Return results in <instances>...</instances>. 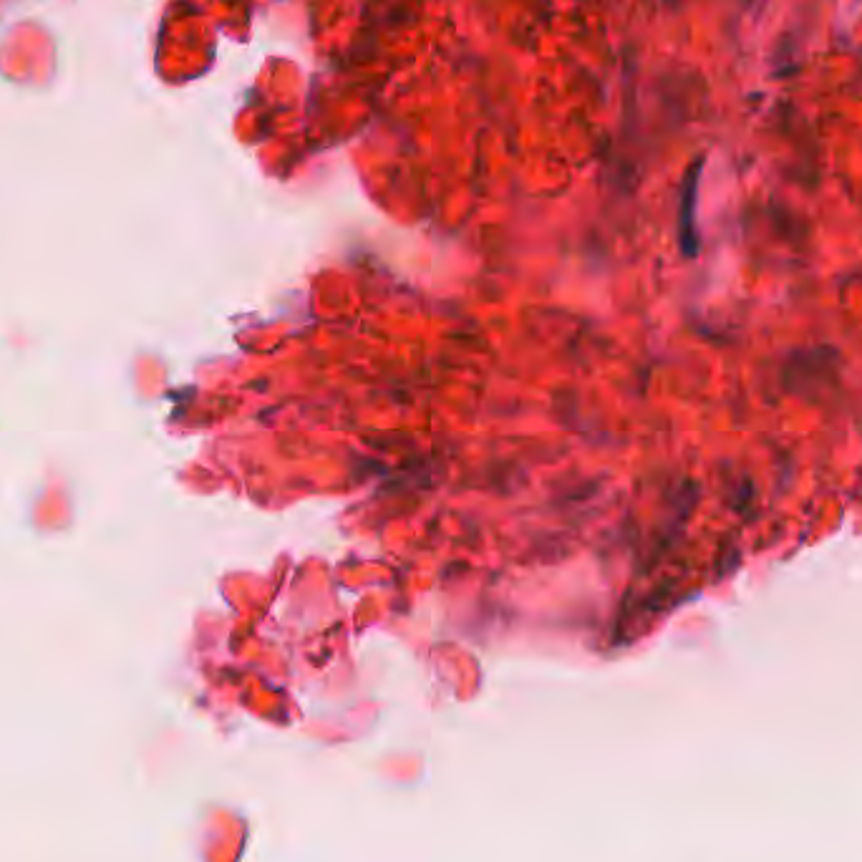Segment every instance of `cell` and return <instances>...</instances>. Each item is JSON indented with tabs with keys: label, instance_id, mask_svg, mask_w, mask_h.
<instances>
[{
	"label": "cell",
	"instance_id": "cell-1",
	"mask_svg": "<svg viewBox=\"0 0 862 862\" xmlns=\"http://www.w3.org/2000/svg\"><path fill=\"white\" fill-rule=\"evenodd\" d=\"M762 6H767V0H749V8H752L754 13L762 11Z\"/></svg>",
	"mask_w": 862,
	"mask_h": 862
},
{
	"label": "cell",
	"instance_id": "cell-2",
	"mask_svg": "<svg viewBox=\"0 0 862 862\" xmlns=\"http://www.w3.org/2000/svg\"><path fill=\"white\" fill-rule=\"evenodd\" d=\"M666 3H676V0H666Z\"/></svg>",
	"mask_w": 862,
	"mask_h": 862
}]
</instances>
